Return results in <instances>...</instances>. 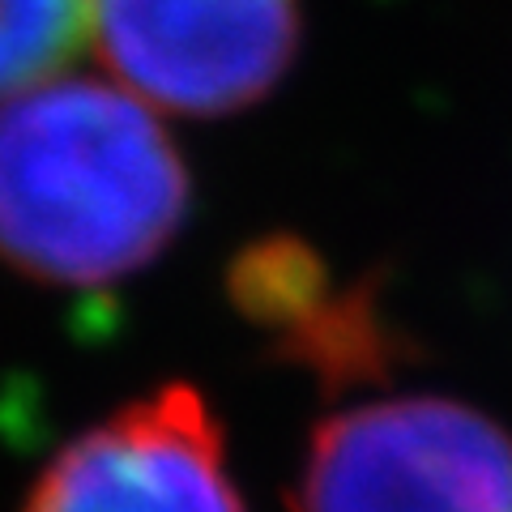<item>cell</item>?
<instances>
[{"label": "cell", "instance_id": "cell-1", "mask_svg": "<svg viewBox=\"0 0 512 512\" xmlns=\"http://www.w3.org/2000/svg\"><path fill=\"white\" fill-rule=\"evenodd\" d=\"M192 180L154 107L116 82L52 77L0 99V261L99 291L180 235Z\"/></svg>", "mask_w": 512, "mask_h": 512}, {"label": "cell", "instance_id": "cell-2", "mask_svg": "<svg viewBox=\"0 0 512 512\" xmlns=\"http://www.w3.org/2000/svg\"><path fill=\"white\" fill-rule=\"evenodd\" d=\"M295 512H512V436L448 397H393L316 427Z\"/></svg>", "mask_w": 512, "mask_h": 512}, {"label": "cell", "instance_id": "cell-3", "mask_svg": "<svg viewBox=\"0 0 512 512\" xmlns=\"http://www.w3.org/2000/svg\"><path fill=\"white\" fill-rule=\"evenodd\" d=\"M299 39V0H94L111 82L175 116L256 107L291 73Z\"/></svg>", "mask_w": 512, "mask_h": 512}, {"label": "cell", "instance_id": "cell-4", "mask_svg": "<svg viewBox=\"0 0 512 512\" xmlns=\"http://www.w3.org/2000/svg\"><path fill=\"white\" fill-rule=\"evenodd\" d=\"M26 512H244L205 397L167 384L77 436L39 474Z\"/></svg>", "mask_w": 512, "mask_h": 512}, {"label": "cell", "instance_id": "cell-5", "mask_svg": "<svg viewBox=\"0 0 512 512\" xmlns=\"http://www.w3.org/2000/svg\"><path fill=\"white\" fill-rule=\"evenodd\" d=\"M235 299L252 320L325 376H363L389 363L393 342L367 291H333L325 265L295 239H265L235 261Z\"/></svg>", "mask_w": 512, "mask_h": 512}, {"label": "cell", "instance_id": "cell-6", "mask_svg": "<svg viewBox=\"0 0 512 512\" xmlns=\"http://www.w3.org/2000/svg\"><path fill=\"white\" fill-rule=\"evenodd\" d=\"M94 39V0H0V99L64 73Z\"/></svg>", "mask_w": 512, "mask_h": 512}]
</instances>
